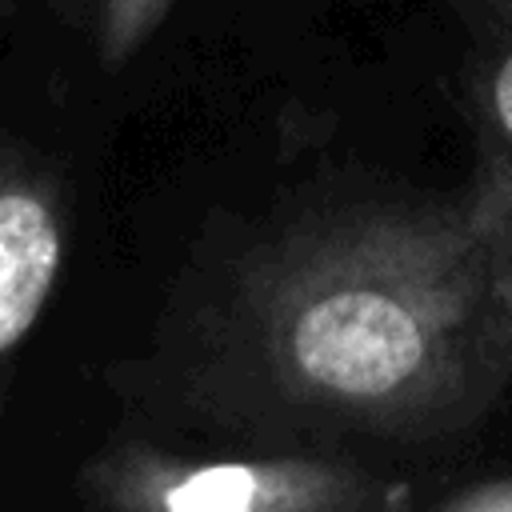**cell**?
I'll return each instance as SVG.
<instances>
[{"mask_svg":"<svg viewBox=\"0 0 512 512\" xmlns=\"http://www.w3.org/2000/svg\"><path fill=\"white\" fill-rule=\"evenodd\" d=\"M224 412L264 448L436 444L512 388V172L480 156L448 196H368L240 252L220 340Z\"/></svg>","mask_w":512,"mask_h":512,"instance_id":"cell-1","label":"cell"},{"mask_svg":"<svg viewBox=\"0 0 512 512\" xmlns=\"http://www.w3.org/2000/svg\"><path fill=\"white\" fill-rule=\"evenodd\" d=\"M152 504L168 512H356L400 508L408 492L332 452L264 448L172 464L152 480Z\"/></svg>","mask_w":512,"mask_h":512,"instance_id":"cell-2","label":"cell"},{"mask_svg":"<svg viewBox=\"0 0 512 512\" xmlns=\"http://www.w3.org/2000/svg\"><path fill=\"white\" fill-rule=\"evenodd\" d=\"M60 264V236L32 196H0V348L16 344L48 296Z\"/></svg>","mask_w":512,"mask_h":512,"instance_id":"cell-3","label":"cell"},{"mask_svg":"<svg viewBox=\"0 0 512 512\" xmlns=\"http://www.w3.org/2000/svg\"><path fill=\"white\" fill-rule=\"evenodd\" d=\"M468 108L480 156L512 172V8L480 0L468 56Z\"/></svg>","mask_w":512,"mask_h":512,"instance_id":"cell-4","label":"cell"},{"mask_svg":"<svg viewBox=\"0 0 512 512\" xmlns=\"http://www.w3.org/2000/svg\"><path fill=\"white\" fill-rule=\"evenodd\" d=\"M432 504L452 508V512H512V468L464 480L460 488L436 496Z\"/></svg>","mask_w":512,"mask_h":512,"instance_id":"cell-5","label":"cell"},{"mask_svg":"<svg viewBox=\"0 0 512 512\" xmlns=\"http://www.w3.org/2000/svg\"><path fill=\"white\" fill-rule=\"evenodd\" d=\"M128 4H132V12H140V16H144V12H148V8H156L160 0H128Z\"/></svg>","mask_w":512,"mask_h":512,"instance_id":"cell-6","label":"cell"},{"mask_svg":"<svg viewBox=\"0 0 512 512\" xmlns=\"http://www.w3.org/2000/svg\"><path fill=\"white\" fill-rule=\"evenodd\" d=\"M492 4H504V8H512V0H492Z\"/></svg>","mask_w":512,"mask_h":512,"instance_id":"cell-7","label":"cell"}]
</instances>
